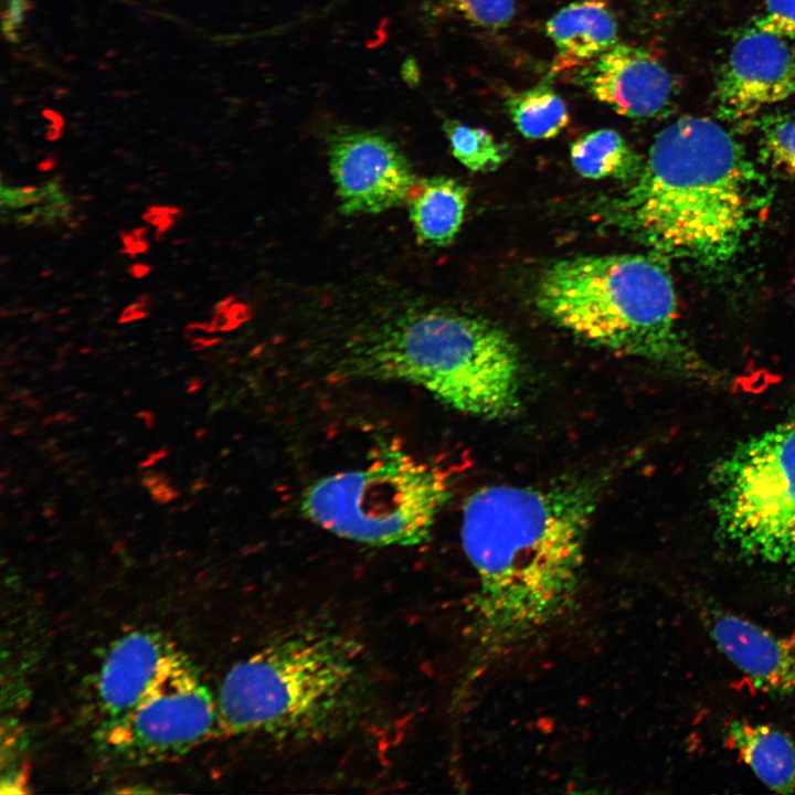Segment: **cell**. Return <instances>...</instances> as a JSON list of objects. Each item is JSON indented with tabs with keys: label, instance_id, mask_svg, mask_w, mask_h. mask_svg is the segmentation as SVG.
<instances>
[{
	"label": "cell",
	"instance_id": "ffe728a7",
	"mask_svg": "<svg viewBox=\"0 0 795 795\" xmlns=\"http://www.w3.org/2000/svg\"><path fill=\"white\" fill-rule=\"evenodd\" d=\"M437 12L488 30L506 28L515 15L516 0H432Z\"/></svg>",
	"mask_w": 795,
	"mask_h": 795
},
{
	"label": "cell",
	"instance_id": "484cf974",
	"mask_svg": "<svg viewBox=\"0 0 795 795\" xmlns=\"http://www.w3.org/2000/svg\"><path fill=\"white\" fill-rule=\"evenodd\" d=\"M148 314V299L144 296L126 307L120 316V322H128L134 319L142 318Z\"/></svg>",
	"mask_w": 795,
	"mask_h": 795
},
{
	"label": "cell",
	"instance_id": "e0dca14e",
	"mask_svg": "<svg viewBox=\"0 0 795 795\" xmlns=\"http://www.w3.org/2000/svg\"><path fill=\"white\" fill-rule=\"evenodd\" d=\"M575 170L590 179H617L633 182L644 162L614 129L591 131L574 141L570 149Z\"/></svg>",
	"mask_w": 795,
	"mask_h": 795
},
{
	"label": "cell",
	"instance_id": "7a4b0ae2",
	"mask_svg": "<svg viewBox=\"0 0 795 795\" xmlns=\"http://www.w3.org/2000/svg\"><path fill=\"white\" fill-rule=\"evenodd\" d=\"M767 202L765 181L738 140L710 118L683 116L655 137L608 220L664 256L719 265Z\"/></svg>",
	"mask_w": 795,
	"mask_h": 795
},
{
	"label": "cell",
	"instance_id": "9a60e30c",
	"mask_svg": "<svg viewBox=\"0 0 795 795\" xmlns=\"http://www.w3.org/2000/svg\"><path fill=\"white\" fill-rule=\"evenodd\" d=\"M724 741L770 789L795 793V742L784 731L762 722L734 719Z\"/></svg>",
	"mask_w": 795,
	"mask_h": 795
},
{
	"label": "cell",
	"instance_id": "7402d4cb",
	"mask_svg": "<svg viewBox=\"0 0 795 795\" xmlns=\"http://www.w3.org/2000/svg\"><path fill=\"white\" fill-rule=\"evenodd\" d=\"M754 28L795 39V0H765L764 10Z\"/></svg>",
	"mask_w": 795,
	"mask_h": 795
},
{
	"label": "cell",
	"instance_id": "5b68a950",
	"mask_svg": "<svg viewBox=\"0 0 795 795\" xmlns=\"http://www.w3.org/2000/svg\"><path fill=\"white\" fill-rule=\"evenodd\" d=\"M368 679L352 642L326 632L285 636L231 668L218 697L219 730L304 739L348 724Z\"/></svg>",
	"mask_w": 795,
	"mask_h": 795
},
{
	"label": "cell",
	"instance_id": "cb8c5ba5",
	"mask_svg": "<svg viewBox=\"0 0 795 795\" xmlns=\"http://www.w3.org/2000/svg\"><path fill=\"white\" fill-rule=\"evenodd\" d=\"M142 484L159 504L168 502L177 497V491L169 485L168 479L157 473L148 471L142 478Z\"/></svg>",
	"mask_w": 795,
	"mask_h": 795
},
{
	"label": "cell",
	"instance_id": "5bb4252c",
	"mask_svg": "<svg viewBox=\"0 0 795 795\" xmlns=\"http://www.w3.org/2000/svg\"><path fill=\"white\" fill-rule=\"evenodd\" d=\"M556 55L553 71L590 65L617 43V23L602 0H580L558 11L545 24Z\"/></svg>",
	"mask_w": 795,
	"mask_h": 795
},
{
	"label": "cell",
	"instance_id": "4fadbf2b",
	"mask_svg": "<svg viewBox=\"0 0 795 795\" xmlns=\"http://www.w3.org/2000/svg\"><path fill=\"white\" fill-rule=\"evenodd\" d=\"M181 655L157 632L135 630L117 639L107 653L96 681L103 725L135 708Z\"/></svg>",
	"mask_w": 795,
	"mask_h": 795
},
{
	"label": "cell",
	"instance_id": "603a6c76",
	"mask_svg": "<svg viewBox=\"0 0 795 795\" xmlns=\"http://www.w3.org/2000/svg\"><path fill=\"white\" fill-rule=\"evenodd\" d=\"M28 0H7L3 12L2 25L8 40L15 41L18 29L22 24L28 10Z\"/></svg>",
	"mask_w": 795,
	"mask_h": 795
},
{
	"label": "cell",
	"instance_id": "d6986e66",
	"mask_svg": "<svg viewBox=\"0 0 795 795\" xmlns=\"http://www.w3.org/2000/svg\"><path fill=\"white\" fill-rule=\"evenodd\" d=\"M443 130L453 156L469 170L489 172L504 162V146L487 130L455 119L444 120Z\"/></svg>",
	"mask_w": 795,
	"mask_h": 795
},
{
	"label": "cell",
	"instance_id": "d4e9b609",
	"mask_svg": "<svg viewBox=\"0 0 795 795\" xmlns=\"http://www.w3.org/2000/svg\"><path fill=\"white\" fill-rule=\"evenodd\" d=\"M178 210L167 206H152L144 215V219L156 225L158 231L168 230L178 215Z\"/></svg>",
	"mask_w": 795,
	"mask_h": 795
},
{
	"label": "cell",
	"instance_id": "52a82bcc",
	"mask_svg": "<svg viewBox=\"0 0 795 795\" xmlns=\"http://www.w3.org/2000/svg\"><path fill=\"white\" fill-rule=\"evenodd\" d=\"M711 487L718 533L733 552L795 569V417L738 444Z\"/></svg>",
	"mask_w": 795,
	"mask_h": 795
},
{
	"label": "cell",
	"instance_id": "ba28073f",
	"mask_svg": "<svg viewBox=\"0 0 795 795\" xmlns=\"http://www.w3.org/2000/svg\"><path fill=\"white\" fill-rule=\"evenodd\" d=\"M219 730L218 702L183 655L121 718L103 725L107 746L137 763L183 754Z\"/></svg>",
	"mask_w": 795,
	"mask_h": 795
},
{
	"label": "cell",
	"instance_id": "44dd1931",
	"mask_svg": "<svg viewBox=\"0 0 795 795\" xmlns=\"http://www.w3.org/2000/svg\"><path fill=\"white\" fill-rule=\"evenodd\" d=\"M761 146L772 166L795 180V119L766 118L762 123Z\"/></svg>",
	"mask_w": 795,
	"mask_h": 795
},
{
	"label": "cell",
	"instance_id": "83f0119b",
	"mask_svg": "<svg viewBox=\"0 0 795 795\" xmlns=\"http://www.w3.org/2000/svg\"><path fill=\"white\" fill-rule=\"evenodd\" d=\"M149 267L142 264H137L131 267V273L136 277L145 276L149 272Z\"/></svg>",
	"mask_w": 795,
	"mask_h": 795
},
{
	"label": "cell",
	"instance_id": "6da1fadb",
	"mask_svg": "<svg viewBox=\"0 0 795 795\" xmlns=\"http://www.w3.org/2000/svg\"><path fill=\"white\" fill-rule=\"evenodd\" d=\"M601 478L483 487L464 505L460 540L477 580L466 683L559 624L577 600Z\"/></svg>",
	"mask_w": 795,
	"mask_h": 795
},
{
	"label": "cell",
	"instance_id": "8fae6325",
	"mask_svg": "<svg viewBox=\"0 0 795 795\" xmlns=\"http://www.w3.org/2000/svg\"><path fill=\"white\" fill-rule=\"evenodd\" d=\"M702 621L719 651L753 688L775 698L795 697L794 636L719 607H708Z\"/></svg>",
	"mask_w": 795,
	"mask_h": 795
},
{
	"label": "cell",
	"instance_id": "277c9868",
	"mask_svg": "<svg viewBox=\"0 0 795 795\" xmlns=\"http://www.w3.org/2000/svg\"><path fill=\"white\" fill-rule=\"evenodd\" d=\"M536 301L544 316L583 340L645 359L701 382L717 374L681 335L667 269L639 254L560 259L542 274Z\"/></svg>",
	"mask_w": 795,
	"mask_h": 795
},
{
	"label": "cell",
	"instance_id": "9c48e42d",
	"mask_svg": "<svg viewBox=\"0 0 795 795\" xmlns=\"http://www.w3.org/2000/svg\"><path fill=\"white\" fill-rule=\"evenodd\" d=\"M329 171L344 215L375 214L405 203L417 178L399 148L373 131H342L328 144Z\"/></svg>",
	"mask_w": 795,
	"mask_h": 795
},
{
	"label": "cell",
	"instance_id": "2e32d148",
	"mask_svg": "<svg viewBox=\"0 0 795 795\" xmlns=\"http://www.w3.org/2000/svg\"><path fill=\"white\" fill-rule=\"evenodd\" d=\"M405 203L417 241L428 246H445L454 240L464 221L467 189L445 176L417 179Z\"/></svg>",
	"mask_w": 795,
	"mask_h": 795
},
{
	"label": "cell",
	"instance_id": "7c38bea8",
	"mask_svg": "<svg viewBox=\"0 0 795 795\" xmlns=\"http://www.w3.org/2000/svg\"><path fill=\"white\" fill-rule=\"evenodd\" d=\"M585 85L591 95L619 115L651 118L671 103L674 80L647 50L616 43L587 65Z\"/></svg>",
	"mask_w": 795,
	"mask_h": 795
},
{
	"label": "cell",
	"instance_id": "30bf717a",
	"mask_svg": "<svg viewBox=\"0 0 795 795\" xmlns=\"http://www.w3.org/2000/svg\"><path fill=\"white\" fill-rule=\"evenodd\" d=\"M794 94L795 53L786 40L755 28L740 36L718 80L719 114L730 121L750 120Z\"/></svg>",
	"mask_w": 795,
	"mask_h": 795
},
{
	"label": "cell",
	"instance_id": "8992f818",
	"mask_svg": "<svg viewBox=\"0 0 795 795\" xmlns=\"http://www.w3.org/2000/svg\"><path fill=\"white\" fill-rule=\"evenodd\" d=\"M451 495L438 467L401 451H386L360 469L314 481L301 513L343 539L375 547H411L428 540Z\"/></svg>",
	"mask_w": 795,
	"mask_h": 795
},
{
	"label": "cell",
	"instance_id": "4316f807",
	"mask_svg": "<svg viewBox=\"0 0 795 795\" xmlns=\"http://www.w3.org/2000/svg\"><path fill=\"white\" fill-rule=\"evenodd\" d=\"M403 74L407 82L416 83L418 81V70L414 61H407L404 64Z\"/></svg>",
	"mask_w": 795,
	"mask_h": 795
},
{
	"label": "cell",
	"instance_id": "3957f363",
	"mask_svg": "<svg viewBox=\"0 0 795 795\" xmlns=\"http://www.w3.org/2000/svg\"><path fill=\"white\" fill-rule=\"evenodd\" d=\"M341 364L349 375L410 383L483 418L510 417L521 405L522 364L510 337L446 308L411 304L368 319Z\"/></svg>",
	"mask_w": 795,
	"mask_h": 795
},
{
	"label": "cell",
	"instance_id": "ac0fdd59",
	"mask_svg": "<svg viewBox=\"0 0 795 795\" xmlns=\"http://www.w3.org/2000/svg\"><path fill=\"white\" fill-rule=\"evenodd\" d=\"M506 108L517 129L530 139L552 138L570 119L565 102L548 85L510 94Z\"/></svg>",
	"mask_w": 795,
	"mask_h": 795
}]
</instances>
